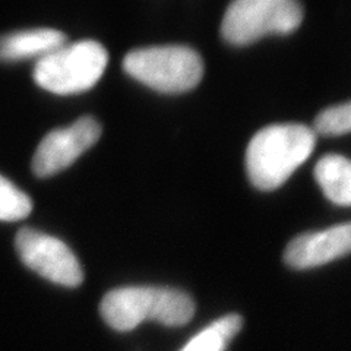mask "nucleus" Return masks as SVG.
<instances>
[{
  "mask_svg": "<svg viewBox=\"0 0 351 351\" xmlns=\"http://www.w3.org/2000/svg\"><path fill=\"white\" fill-rule=\"evenodd\" d=\"M315 130L300 123L271 125L256 132L246 151L249 180L256 189H278L311 157Z\"/></svg>",
  "mask_w": 351,
  "mask_h": 351,
  "instance_id": "1",
  "label": "nucleus"
},
{
  "mask_svg": "<svg viewBox=\"0 0 351 351\" xmlns=\"http://www.w3.org/2000/svg\"><path fill=\"white\" fill-rule=\"evenodd\" d=\"M100 313L108 326L122 332L145 321L182 326L193 317L195 302L178 289L132 285L108 291L100 303Z\"/></svg>",
  "mask_w": 351,
  "mask_h": 351,
  "instance_id": "2",
  "label": "nucleus"
},
{
  "mask_svg": "<svg viewBox=\"0 0 351 351\" xmlns=\"http://www.w3.org/2000/svg\"><path fill=\"white\" fill-rule=\"evenodd\" d=\"M123 69L132 78L164 94L191 91L204 76V62L186 46H156L128 53Z\"/></svg>",
  "mask_w": 351,
  "mask_h": 351,
  "instance_id": "3",
  "label": "nucleus"
},
{
  "mask_svg": "<svg viewBox=\"0 0 351 351\" xmlns=\"http://www.w3.org/2000/svg\"><path fill=\"white\" fill-rule=\"evenodd\" d=\"M108 63L103 44L82 40L62 46L37 60L36 82L54 94H76L93 88L101 78Z\"/></svg>",
  "mask_w": 351,
  "mask_h": 351,
  "instance_id": "4",
  "label": "nucleus"
},
{
  "mask_svg": "<svg viewBox=\"0 0 351 351\" xmlns=\"http://www.w3.org/2000/svg\"><path fill=\"white\" fill-rule=\"evenodd\" d=\"M303 21V6L294 0H237L226 10L223 38L246 46L269 34H290Z\"/></svg>",
  "mask_w": 351,
  "mask_h": 351,
  "instance_id": "5",
  "label": "nucleus"
},
{
  "mask_svg": "<svg viewBox=\"0 0 351 351\" xmlns=\"http://www.w3.org/2000/svg\"><path fill=\"white\" fill-rule=\"evenodd\" d=\"M15 249L28 268L64 287H78L84 271L78 258L62 240L24 227L15 237Z\"/></svg>",
  "mask_w": 351,
  "mask_h": 351,
  "instance_id": "6",
  "label": "nucleus"
},
{
  "mask_svg": "<svg viewBox=\"0 0 351 351\" xmlns=\"http://www.w3.org/2000/svg\"><path fill=\"white\" fill-rule=\"evenodd\" d=\"M101 136V126L91 116L80 117L68 128L54 129L43 138L32 158V171L38 178L56 174L90 149Z\"/></svg>",
  "mask_w": 351,
  "mask_h": 351,
  "instance_id": "7",
  "label": "nucleus"
},
{
  "mask_svg": "<svg viewBox=\"0 0 351 351\" xmlns=\"http://www.w3.org/2000/svg\"><path fill=\"white\" fill-rule=\"evenodd\" d=\"M351 254V223L294 237L284 250L290 268L309 269Z\"/></svg>",
  "mask_w": 351,
  "mask_h": 351,
  "instance_id": "8",
  "label": "nucleus"
},
{
  "mask_svg": "<svg viewBox=\"0 0 351 351\" xmlns=\"http://www.w3.org/2000/svg\"><path fill=\"white\" fill-rule=\"evenodd\" d=\"M66 44V36L59 29L32 28L0 37V60H21L43 58Z\"/></svg>",
  "mask_w": 351,
  "mask_h": 351,
  "instance_id": "9",
  "label": "nucleus"
},
{
  "mask_svg": "<svg viewBox=\"0 0 351 351\" xmlns=\"http://www.w3.org/2000/svg\"><path fill=\"white\" fill-rule=\"evenodd\" d=\"M315 179L329 201L351 206V161L348 158L328 154L317 161Z\"/></svg>",
  "mask_w": 351,
  "mask_h": 351,
  "instance_id": "10",
  "label": "nucleus"
},
{
  "mask_svg": "<svg viewBox=\"0 0 351 351\" xmlns=\"http://www.w3.org/2000/svg\"><path fill=\"white\" fill-rule=\"evenodd\" d=\"M243 326L240 315H227L204 328L180 351H224Z\"/></svg>",
  "mask_w": 351,
  "mask_h": 351,
  "instance_id": "11",
  "label": "nucleus"
},
{
  "mask_svg": "<svg viewBox=\"0 0 351 351\" xmlns=\"http://www.w3.org/2000/svg\"><path fill=\"white\" fill-rule=\"evenodd\" d=\"M32 204L27 193L0 176V219L2 221H16L29 215Z\"/></svg>",
  "mask_w": 351,
  "mask_h": 351,
  "instance_id": "12",
  "label": "nucleus"
},
{
  "mask_svg": "<svg viewBox=\"0 0 351 351\" xmlns=\"http://www.w3.org/2000/svg\"><path fill=\"white\" fill-rule=\"evenodd\" d=\"M315 134L339 136L351 132V101L325 108L315 119Z\"/></svg>",
  "mask_w": 351,
  "mask_h": 351,
  "instance_id": "13",
  "label": "nucleus"
}]
</instances>
